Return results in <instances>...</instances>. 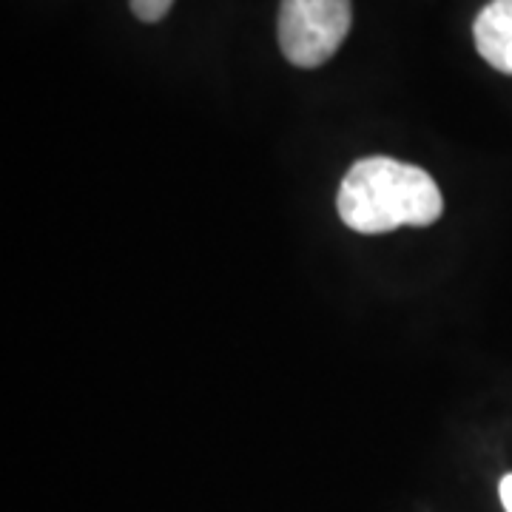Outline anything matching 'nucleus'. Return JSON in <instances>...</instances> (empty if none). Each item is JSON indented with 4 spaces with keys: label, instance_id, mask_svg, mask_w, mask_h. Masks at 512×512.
Listing matches in <instances>:
<instances>
[{
    "label": "nucleus",
    "instance_id": "1",
    "mask_svg": "<svg viewBox=\"0 0 512 512\" xmlns=\"http://www.w3.org/2000/svg\"><path fill=\"white\" fill-rule=\"evenodd\" d=\"M336 211L356 234H387L402 225H433L444 211V197L419 165L365 157L350 165L339 185Z\"/></svg>",
    "mask_w": 512,
    "mask_h": 512
},
{
    "label": "nucleus",
    "instance_id": "2",
    "mask_svg": "<svg viewBox=\"0 0 512 512\" xmlns=\"http://www.w3.org/2000/svg\"><path fill=\"white\" fill-rule=\"evenodd\" d=\"M353 23L350 0H282L279 49L299 69L328 63L345 43Z\"/></svg>",
    "mask_w": 512,
    "mask_h": 512
},
{
    "label": "nucleus",
    "instance_id": "3",
    "mask_svg": "<svg viewBox=\"0 0 512 512\" xmlns=\"http://www.w3.org/2000/svg\"><path fill=\"white\" fill-rule=\"evenodd\" d=\"M478 55L495 72L512 74V0H493L478 12L473 23Z\"/></svg>",
    "mask_w": 512,
    "mask_h": 512
},
{
    "label": "nucleus",
    "instance_id": "4",
    "mask_svg": "<svg viewBox=\"0 0 512 512\" xmlns=\"http://www.w3.org/2000/svg\"><path fill=\"white\" fill-rule=\"evenodd\" d=\"M174 0H131V12L143 23H157L171 12Z\"/></svg>",
    "mask_w": 512,
    "mask_h": 512
},
{
    "label": "nucleus",
    "instance_id": "5",
    "mask_svg": "<svg viewBox=\"0 0 512 512\" xmlns=\"http://www.w3.org/2000/svg\"><path fill=\"white\" fill-rule=\"evenodd\" d=\"M498 495H501V504H504V512H512V473L501 478L498 484Z\"/></svg>",
    "mask_w": 512,
    "mask_h": 512
}]
</instances>
